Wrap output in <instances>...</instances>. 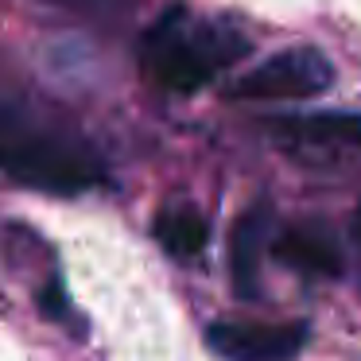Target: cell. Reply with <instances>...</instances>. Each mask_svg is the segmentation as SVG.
<instances>
[{
  "instance_id": "6da1fadb",
  "label": "cell",
  "mask_w": 361,
  "mask_h": 361,
  "mask_svg": "<svg viewBox=\"0 0 361 361\" xmlns=\"http://www.w3.org/2000/svg\"><path fill=\"white\" fill-rule=\"evenodd\" d=\"M245 55H249V39L237 27L195 16L183 4H171L144 32L140 43L144 74L164 94H198Z\"/></svg>"
},
{
  "instance_id": "7a4b0ae2",
  "label": "cell",
  "mask_w": 361,
  "mask_h": 361,
  "mask_svg": "<svg viewBox=\"0 0 361 361\" xmlns=\"http://www.w3.org/2000/svg\"><path fill=\"white\" fill-rule=\"evenodd\" d=\"M0 171L47 195H82L102 183V171L86 152L12 121H0Z\"/></svg>"
},
{
  "instance_id": "3957f363",
  "label": "cell",
  "mask_w": 361,
  "mask_h": 361,
  "mask_svg": "<svg viewBox=\"0 0 361 361\" xmlns=\"http://www.w3.org/2000/svg\"><path fill=\"white\" fill-rule=\"evenodd\" d=\"M334 86V66L319 47H288L257 63L229 94L241 102H303Z\"/></svg>"
},
{
  "instance_id": "277c9868",
  "label": "cell",
  "mask_w": 361,
  "mask_h": 361,
  "mask_svg": "<svg viewBox=\"0 0 361 361\" xmlns=\"http://www.w3.org/2000/svg\"><path fill=\"white\" fill-rule=\"evenodd\" d=\"M303 342V322H214L206 330V345L221 361H295Z\"/></svg>"
},
{
  "instance_id": "5b68a950",
  "label": "cell",
  "mask_w": 361,
  "mask_h": 361,
  "mask_svg": "<svg viewBox=\"0 0 361 361\" xmlns=\"http://www.w3.org/2000/svg\"><path fill=\"white\" fill-rule=\"evenodd\" d=\"M268 249L280 264H291L303 276H342L345 268L338 237L319 221H295V226L280 229V237L268 241Z\"/></svg>"
},
{
  "instance_id": "8992f818",
  "label": "cell",
  "mask_w": 361,
  "mask_h": 361,
  "mask_svg": "<svg viewBox=\"0 0 361 361\" xmlns=\"http://www.w3.org/2000/svg\"><path fill=\"white\" fill-rule=\"evenodd\" d=\"M268 237H272V210L264 202L249 206L229 237V272H233V291L241 299H252L260 291V260H264Z\"/></svg>"
},
{
  "instance_id": "52a82bcc",
  "label": "cell",
  "mask_w": 361,
  "mask_h": 361,
  "mask_svg": "<svg viewBox=\"0 0 361 361\" xmlns=\"http://www.w3.org/2000/svg\"><path fill=\"white\" fill-rule=\"evenodd\" d=\"M283 148H342L361 152V117L357 113H311V117L272 121Z\"/></svg>"
},
{
  "instance_id": "ba28073f",
  "label": "cell",
  "mask_w": 361,
  "mask_h": 361,
  "mask_svg": "<svg viewBox=\"0 0 361 361\" xmlns=\"http://www.w3.org/2000/svg\"><path fill=\"white\" fill-rule=\"evenodd\" d=\"M156 241L175 260H195L210 245V226L190 202H171L156 214Z\"/></svg>"
},
{
  "instance_id": "9c48e42d",
  "label": "cell",
  "mask_w": 361,
  "mask_h": 361,
  "mask_svg": "<svg viewBox=\"0 0 361 361\" xmlns=\"http://www.w3.org/2000/svg\"><path fill=\"white\" fill-rule=\"evenodd\" d=\"M357 237H361V210H357Z\"/></svg>"
}]
</instances>
